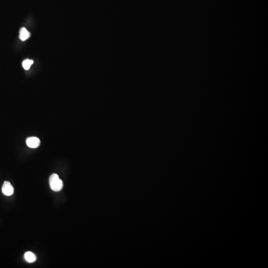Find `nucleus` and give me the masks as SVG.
Here are the masks:
<instances>
[{"label":"nucleus","mask_w":268,"mask_h":268,"mask_svg":"<svg viewBox=\"0 0 268 268\" xmlns=\"http://www.w3.org/2000/svg\"><path fill=\"white\" fill-rule=\"evenodd\" d=\"M49 185L51 189L55 192H59L63 187L62 180L59 178L58 175L56 174H53L50 176L49 178Z\"/></svg>","instance_id":"nucleus-1"},{"label":"nucleus","mask_w":268,"mask_h":268,"mask_svg":"<svg viewBox=\"0 0 268 268\" xmlns=\"http://www.w3.org/2000/svg\"><path fill=\"white\" fill-rule=\"evenodd\" d=\"M2 191L4 195L7 196H10L14 193V187L9 182L5 181L2 189Z\"/></svg>","instance_id":"nucleus-2"},{"label":"nucleus","mask_w":268,"mask_h":268,"mask_svg":"<svg viewBox=\"0 0 268 268\" xmlns=\"http://www.w3.org/2000/svg\"><path fill=\"white\" fill-rule=\"evenodd\" d=\"M27 146L30 148H37L40 144V139L37 137H29L26 141Z\"/></svg>","instance_id":"nucleus-3"},{"label":"nucleus","mask_w":268,"mask_h":268,"mask_svg":"<svg viewBox=\"0 0 268 268\" xmlns=\"http://www.w3.org/2000/svg\"><path fill=\"white\" fill-rule=\"evenodd\" d=\"M30 33L27 31L25 27H22L19 31V38L21 40L25 41L29 38Z\"/></svg>","instance_id":"nucleus-4"},{"label":"nucleus","mask_w":268,"mask_h":268,"mask_svg":"<svg viewBox=\"0 0 268 268\" xmlns=\"http://www.w3.org/2000/svg\"><path fill=\"white\" fill-rule=\"evenodd\" d=\"M25 258L29 263H33L36 260V257L33 252H27L25 253Z\"/></svg>","instance_id":"nucleus-5"},{"label":"nucleus","mask_w":268,"mask_h":268,"mask_svg":"<svg viewBox=\"0 0 268 268\" xmlns=\"http://www.w3.org/2000/svg\"><path fill=\"white\" fill-rule=\"evenodd\" d=\"M33 61L32 60L26 59L22 62V67L26 70H29L30 68L31 67V65L33 64Z\"/></svg>","instance_id":"nucleus-6"}]
</instances>
